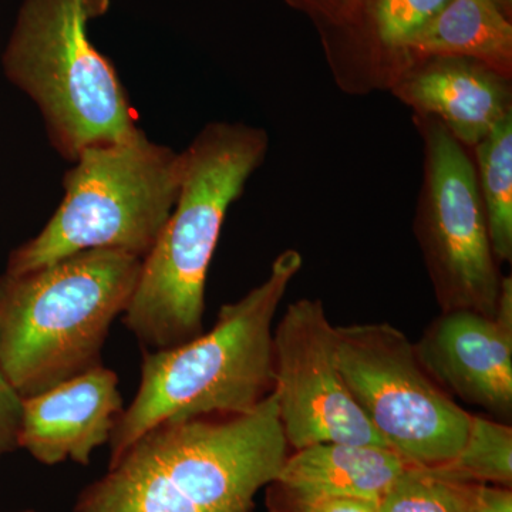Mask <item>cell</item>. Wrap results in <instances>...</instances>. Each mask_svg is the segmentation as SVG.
I'll return each mask as SVG.
<instances>
[{"label":"cell","instance_id":"cell-6","mask_svg":"<svg viewBox=\"0 0 512 512\" xmlns=\"http://www.w3.org/2000/svg\"><path fill=\"white\" fill-rule=\"evenodd\" d=\"M63 178L64 198L45 228L10 252L22 274L87 249L144 259L173 211L183 156L140 136L86 148Z\"/></svg>","mask_w":512,"mask_h":512},{"label":"cell","instance_id":"cell-13","mask_svg":"<svg viewBox=\"0 0 512 512\" xmlns=\"http://www.w3.org/2000/svg\"><path fill=\"white\" fill-rule=\"evenodd\" d=\"M409 464L376 444L319 443L286 457L268 494L285 497H353L380 503Z\"/></svg>","mask_w":512,"mask_h":512},{"label":"cell","instance_id":"cell-15","mask_svg":"<svg viewBox=\"0 0 512 512\" xmlns=\"http://www.w3.org/2000/svg\"><path fill=\"white\" fill-rule=\"evenodd\" d=\"M478 190L498 262L512 259V113L474 147Z\"/></svg>","mask_w":512,"mask_h":512},{"label":"cell","instance_id":"cell-9","mask_svg":"<svg viewBox=\"0 0 512 512\" xmlns=\"http://www.w3.org/2000/svg\"><path fill=\"white\" fill-rule=\"evenodd\" d=\"M272 393L292 450L319 443L386 446L343 379L336 326L320 299L291 303L276 325Z\"/></svg>","mask_w":512,"mask_h":512},{"label":"cell","instance_id":"cell-18","mask_svg":"<svg viewBox=\"0 0 512 512\" xmlns=\"http://www.w3.org/2000/svg\"><path fill=\"white\" fill-rule=\"evenodd\" d=\"M451 0H376L377 37L390 49H404L407 40L439 15Z\"/></svg>","mask_w":512,"mask_h":512},{"label":"cell","instance_id":"cell-21","mask_svg":"<svg viewBox=\"0 0 512 512\" xmlns=\"http://www.w3.org/2000/svg\"><path fill=\"white\" fill-rule=\"evenodd\" d=\"M473 512H512L511 488L477 484Z\"/></svg>","mask_w":512,"mask_h":512},{"label":"cell","instance_id":"cell-22","mask_svg":"<svg viewBox=\"0 0 512 512\" xmlns=\"http://www.w3.org/2000/svg\"><path fill=\"white\" fill-rule=\"evenodd\" d=\"M498 3H500L501 6H503V9H505V6L510 5L511 0H498Z\"/></svg>","mask_w":512,"mask_h":512},{"label":"cell","instance_id":"cell-20","mask_svg":"<svg viewBox=\"0 0 512 512\" xmlns=\"http://www.w3.org/2000/svg\"><path fill=\"white\" fill-rule=\"evenodd\" d=\"M22 416L23 397L0 367V458L18 450Z\"/></svg>","mask_w":512,"mask_h":512},{"label":"cell","instance_id":"cell-10","mask_svg":"<svg viewBox=\"0 0 512 512\" xmlns=\"http://www.w3.org/2000/svg\"><path fill=\"white\" fill-rule=\"evenodd\" d=\"M414 350L448 396L511 420L512 322L466 309L441 312Z\"/></svg>","mask_w":512,"mask_h":512},{"label":"cell","instance_id":"cell-8","mask_svg":"<svg viewBox=\"0 0 512 512\" xmlns=\"http://www.w3.org/2000/svg\"><path fill=\"white\" fill-rule=\"evenodd\" d=\"M424 138V183L416 231L441 312L494 316L503 275L488 234L476 165L433 117H417Z\"/></svg>","mask_w":512,"mask_h":512},{"label":"cell","instance_id":"cell-16","mask_svg":"<svg viewBox=\"0 0 512 512\" xmlns=\"http://www.w3.org/2000/svg\"><path fill=\"white\" fill-rule=\"evenodd\" d=\"M441 468L451 476L476 484H512L510 423L471 414L470 427L456 457Z\"/></svg>","mask_w":512,"mask_h":512},{"label":"cell","instance_id":"cell-3","mask_svg":"<svg viewBox=\"0 0 512 512\" xmlns=\"http://www.w3.org/2000/svg\"><path fill=\"white\" fill-rule=\"evenodd\" d=\"M302 265L286 249L262 284L222 306L211 330L144 352L136 396L111 434L110 463L164 421L251 412L272 393L275 316Z\"/></svg>","mask_w":512,"mask_h":512},{"label":"cell","instance_id":"cell-2","mask_svg":"<svg viewBox=\"0 0 512 512\" xmlns=\"http://www.w3.org/2000/svg\"><path fill=\"white\" fill-rule=\"evenodd\" d=\"M268 146L262 128L211 123L181 153L177 202L144 256L121 315L147 350L173 348L204 332L205 284L225 215L264 163Z\"/></svg>","mask_w":512,"mask_h":512},{"label":"cell","instance_id":"cell-11","mask_svg":"<svg viewBox=\"0 0 512 512\" xmlns=\"http://www.w3.org/2000/svg\"><path fill=\"white\" fill-rule=\"evenodd\" d=\"M119 376L99 365L23 399L19 448L45 466H89L123 413Z\"/></svg>","mask_w":512,"mask_h":512},{"label":"cell","instance_id":"cell-23","mask_svg":"<svg viewBox=\"0 0 512 512\" xmlns=\"http://www.w3.org/2000/svg\"><path fill=\"white\" fill-rule=\"evenodd\" d=\"M16 512H37L35 510H25V511H16Z\"/></svg>","mask_w":512,"mask_h":512},{"label":"cell","instance_id":"cell-17","mask_svg":"<svg viewBox=\"0 0 512 512\" xmlns=\"http://www.w3.org/2000/svg\"><path fill=\"white\" fill-rule=\"evenodd\" d=\"M476 487L441 468L407 466L380 501V512H473Z\"/></svg>","mask_w":512,"mask_h":512},{"label":"cell","instance_id":"cell-5","mask_svg":"<svg viewBox=\"0 0 512 512\" xmlns=\"http://www.w3.org/2000/svg\"><path fill=\"white\" fill-rule=\"evenodd\" d=\"M110 0H25L3 50L9 82L28 94L66 160L86 148L143 136L113 63L90 42L89 23Z\"/></svg>","mask_w":512,"mask_h":512},{"label":"cell","instance_id":"cell-14","mask_svg":"<svg viewBox=\"0 0 512 512\" xmlns=\"http://www.w3.org/2000/svg\"><path fill=\"white\" fill-rule=\"evenodd\" d=\"M429 57H464L511 77L512 25L498 0H451L404 49Z\"/></svg>","mask_w":512,"mask_h":512},{"label":"cell","instance_id":"cell-1","mask_svg":"<svg viewBox=\"0 0 512 512\" xmlns=\"http://www.w3.org/2000/svg\"><path fill=\"white\" fill-rule=\"evenodd\" d=\"M288 456L274 394L247 413L167 420L87 485L74 512H251Z\"/></svg>","mask_w":512,"mask_h":512},{"label":"cell","instance_id":"cell-4","mask_svg":"<svg viewBox=\"0 0 512 512\" xmlns=\"http://www.w3.org/2000/svg\"><path fill=\"white\" fill-rule=\"evenodd\" d=\"M141 264L128 252L87 249L0 275V367L23 399L101 365Z\"/></svg>","mask_w":512,"mask_h":512},{"label":"cell","instance_id":"cell-12","mask_svg":"<svg viewBox=\"0 0 512 512\" xmlns=\"http://www.w3.org/2000/svg\"><path fill=\"white\" fill-rule=\"evenodd\" d=\"M393 93L464 147H476L512 113L510 77L464 57H431L400 77Z\"/></svg>","mask_w":512,"mask_h":512},{"label":"cell","instance_id":"cell-7","mask_svg":"<svg viewBox=\"0 0 512 512\" xmlns=\"http://www.w3.org/2000/svg\"><path fill=\"white\" fill-rule=\"evenodd\" d=\"M343 379L384 443L409 466H446L466 441L471 413L434 382L414 343L390 323L336 326Z\"/></svg>","mask_w":512,"mask_h":512},{"label":"cell","instance_id":"cell-19","mask_svg":"<svg viewBox=\"0 0 512 512\" xmlns=\"http://www.w3.org/2000/svg\"><path fill=\"white\" fill-rule=\"evenodd\" d=\"M271 512H380L376 501L353 497L295 498L268 494Z\"/></svg>","mask_w":512,"mask_h":512}]
</instances>
